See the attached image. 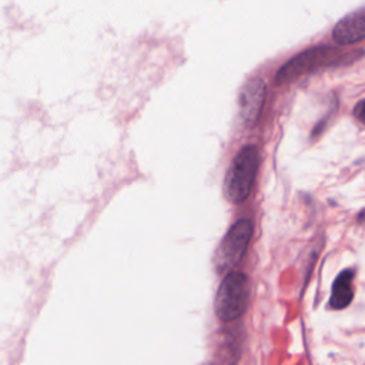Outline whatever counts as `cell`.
<instances>
[{
    "label": "cell",
    "mask_w": 365,
    "mask_h": 365,
    "mask_svg": "<svg viewBox=\"0 0 365 365\" xmlns=\"http://www.w3.org/2000/svg\"><path fill=\"white\" fill-rule=\"evenodd\" d=\"M354 115H355L361 123L365 124V100H361V101L355 106V108H354Z\"/></svg>",
    "instance_id": "ba28073f"
},
{
    "label": "cell",
    "mask_w": 365,
    "mask_h": 365,
    "mask_svg": "<svg viewBox=\"0 0 365 365\" xmlns=\"http://www.w3.org/2000/svg\"><path fill=\"white\" fill-rule=\"evenodd\" d=\"M265 100V83L261 78H252L247 81L238 94V110L244 124L252 125L264 106Z\"/></svg>",
    "instance_id": "277c9868"
},
{
    "label": "cell",
    "mask_w": 365,
    "mask_h": 365,
    "mask_svg": "<svg viewBox=\"0 0 365 365\" xmlns=\"http://www.w3.org/2000/svg\"><path fill=\"white\" fill-rule=\"evenodd\" d=\"M332 36L338 44L358 43L365 38V6L342 17L335 24Z\"/></svg>",
    "instance_id": "5b68a950"
},
{
    "label": "cell",
    "mask_w": 365,
    "mask_h": 365,
    "mask_svg": "<svg viewBox=\"0 0 365 365\" xmlns=\"http://www.w3.org/2000/svg\"><path fill=\"white\" fill-rule=\"evenodd\" d=\"M252 235V222L248 218L238 220L224 235L217 247L214 262L220 272L234 268L242 258Z\"/></svg>",
    "instance_id": "3957f363"
},
{
    "label": "cell",
    "mask_w": 365,
    "mask_h": 365,
    "mask_svg": "<svg viewBox=\"0 0 365 365\" xmlns=\"http://www.w3.org/2000/svg\"><path fill=\"white\" fill-rule=\"evenodd\" d=\"M328 48H312V50H307L305 53L299 54V56H295L292 60H289L285 66H282V68L278 71L277 74V81L281 83V81H289L292 80L294 77L311 70L318 57H322L324 53H327Z\"/></svg>",
    "instance_id": "8992f818"
},
{
    "label": "cell",
    "mask_w": 365,
    "mask_h": 365,
    "mask_svg": "<svg viewBox=\"0 0 365 365\" xmlns=\"http://www.w3.org/2000/svg\"><path fill=\"white\" fill-rule=\"evenodd\" d=\"M259 153L255 145H245L232 158L224 178V195L230 202L245 201L254 185L258 171Z\"/></svg>",
    "instance_id": "6da1fadb"
},
{
    "label": "cell",
    "mask_w": 365,
    "mask_h": 365,
    "mask_svg": "<svg viewBox=\"0 0 365 365\" xmlns=\"http://www.w3.org/2000/svg\"><path fill=\"white\" fill-rule=\"evenodd\" d=\"M202 365H212V364H202Z\"/></svg>",
    "instance_id": "9c48e42d"
},
{
    "label": "cell",
    "mask_w": 365,
    "mask_h": 365,
    "mask_svg": "<svg viewBox=\"0 0 365 365\" xmlns=\"http://www.w3.org/2000/svg\"><path fill=\"white\" fill-rule=\"evenodd\" d=\"M352 278L354 274L351 269L342 271L334 281L332 285V292L329 298V305L334 309H342L348 307L354 298V291H352Z\"/></svg>",
    "instance_id": "52a82bcc"
},
{
    "label": "cell",
    "mask_w": 365,
    "mask_h": 365,
    "mask_svg": "<svg viewBox=\"0 0 365 365\" xmlns=\"http://www.w3.org/2000/svg\"><path fill=\"white\" fill-rule=\"evenodd\" d=\"M250 299V282L242 272H228L221 281L215 295V314L224 321L230 322L240 318Z\"/></svg>",
    "instance_id": "7a4b0ae2"
}]
</instances>
